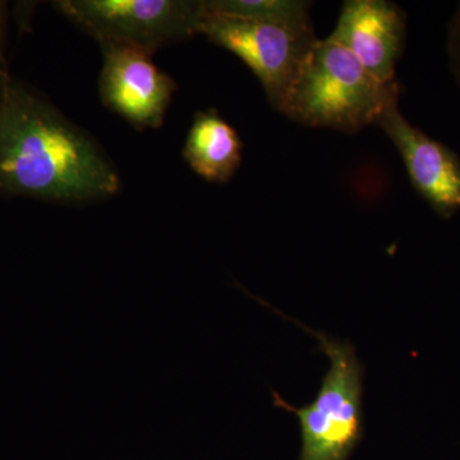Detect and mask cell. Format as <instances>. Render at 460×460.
<instances>
[{
	"label": "cell",
	"mask_w": 460,
	"mask_h": 460,
	"mask_svg": "<svg viewBox=\"0 0 460 460\" xmlns=\"http://www.w3.org/2000/svg\"><path fill=\"white\" fill-rule=\"evenodd\" d=\"M122 187L113 160L29 84L0 69V199L93 204Z\"/></svg>",
	"instance_id": "cell-1"
},
{
	"label": "cell",
	"mask_w": 460,
	"mask_h": 460,
	"mask_svg": "<svg viewBox=\"0 0 460 460\" xmlns=\"http://www.w3.org/2000/svg\"><path fill=\"white\" fill-rule=\"evenodd\" d=\"M395 100L398 84L381 83L328 38L314 45L280 113L304 126L352 133L375 126Z\"/></svg>",
	"instance_id": "cell-2"
},
{
	"label": "cell",
	"mask_w": 460,
	"mask_h": 460,
	"mask_svg": "<svg viewBox=\"0 0 460 460\" xmlns=\"http://www.w3.org/2000/svg\"><path fill=\"white\" fill-rule=\"evenodd\" d=\"M329 359L316 398L296 408L272 390L277 408L292 411L302 432L301 460H347L362 438V366L352 344L335 341L298 323Z\"/></svg>",
	"instance_id": "cell-3"
},
{
	"label": "cell",
	"mask_w": 460,
	"mask_h": 460,
	"mask_svg": "<svg viewBox=\"0 0 460 460\" xmlns=\"http://www.w3.org/2000/svg\"><path fill=\"white\" fill-rule=\"evenodd\" d=\"M53 7L102 45L154 53L198 35L199 0H57Z\"/></svg>",
	"instance_id": "cell-4"
},
{
	"label": "cell",
	"mask_w": 460,
	"mask_h": 460,
	"mask_svg": "<svg viewBox=\"0 0 460 460\" xmlns=\"http://www.w3.org/2000/svg\"><path fill=\"white\" fill-rule=\"evenodd\" d=\"M198 35L237 56L261 83L272 108L281 111L319 39L298 29L224 17H201Z\"/></svg>",
	"instance_id": "cell-5"
},
{
	"label": "cell",
	"mask_w": 460,
	"mask_h": 460,
	"mask_svg": "<svg viewBox=\"0 0 460 460\" xmlns=\"http://www.w3.org/2000/svg\"><path fill=\"white\" fill-rule=\"evenodd\" d=\"M102 104L136 129L160 128L177 90L174 80L145 51L118 45H102Z\"/></svg>",
	"instance_id": "cell-6"
},
{
	"label": "cell",
	"mask_w": 460,
	"mask_h": 460,
	"mask_svg": "<svg viewBox=\"0 0 460 460\" xmlns=\"http://www.w3.org/2000/svg\"><path fill=\"white\" fill-rule=\"evenodd\" d=\"M383 129L401 154L413 189L445 219L460 210V159L449 147L411 126L395 100L378 117Z\"/></svg>",
	"instance_id": "cell-7"
},
{
	"label": "cell",
	"mask_w": 460,
	"mask_h": 460,
	"mask_svg": "<svg viewBox=\"0 0 460 460\" xmlns=\"http://www.w3.org/2000/svg\"><path fill=\"white\" fill-rule=\"evenodd\" d=\"M404 33L405 14L394 3L349 0L329 38L349 50L378 81L392 84Z\"/></svg>",
	"instance_id": "cell-8"
},
{
	"label": "cell",
	"mask_w": 460,
	"mask_h": 460,
	"mask_svg": "<svg viewBox=\"0 0 460 460\" xmlns=\"http://www.w3.org/2000/svg\"><path fill=\"white\" fill-rule=\"evenodd\" d=\"M241 137L217 111H198L183 147L190 169L213 183H226L242 162Z\"/></svg>",
	"instance_id": "cell-9"
},
{
	"label": "cell",
	"mask_w": 460,
	"mask_h": 460,
	"mask_svg": "<svg viewBox=\"0 0 460 460\" xmlns=\"http://www.w3.org/2000/svg\"><path fill=\"white\" fill-rule=\"evenodd\" d=\"M199 16L308 29L310 2L304 0H199Z\"/></svg>",
	"instance_id": "cell-10"
},
{
	"label": "cell",
	"mask_w": 460,
	"mask_h": 460,
	"mask_svg": "<svg viewBox=\"0 0 460 460\" xmlns=\"http://www.w3.org/2000/svg\"><path fill=\"white\" fill-rule=\"evenodd\" d=\"M8 5L0 2V69H8L7 62Z\"/></svg>",
	"instance_id": "cell-11"
},
{
	"label": "cell",
	"mask_w": 460,
	"mask_h": 460,
	"mask_svg": "<svg viewBox=\"0 0 460 460\" xmlns=\"http://www.w3.org/2000/svg\"><path fill=\"white\" fill-rule=\"evenodd\" d=\"M450 49H452L454 66L458 69L460 80V8L453 23L452 35H450Z\"/></svg>",
	"instance_id": "cell-12"
}]
</instances>
